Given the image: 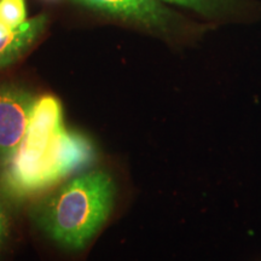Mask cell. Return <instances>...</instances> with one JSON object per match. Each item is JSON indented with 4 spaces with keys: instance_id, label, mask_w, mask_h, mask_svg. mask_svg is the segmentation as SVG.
<instances>
[{
    "instance_id": "6da1fadb",
    "label": "cell",
    "mask_w": 261,
    "mask_h": 261,
    "mask_svg": "<svg viewBox=\"0 0 261 261\" xmlns=\"http://www.w3.org/2000/svg\"><path fill=\"white\" fill-rule=\"evenodd\" d=\"M94 160L91 140L65 128L60 100L39 96L21 145L0 169V189L14 203L23 202L84 172Z\"/></svg>"
},
{
    "instance_id": "277c9868",
    "label": "cell",
    "mask_w": 261,
    "mask_h": 261,
    "mask_svg": "<svg viewBox=\"0 0 261 261\" xmlns=\"http://www.w3.org/2000/svg\"><path fill=\"white\" fill-rule=\"evenodd\" d=\"M89 8L151 31H167L173 21L159 0H75Z\"/></svg>"
},
{
    "instance_id": "7a4b0ae2",
    "label": "cell",
    "mask_w": 261,
    "mask_h": 261,
    "mask_svg": "<svg viewBox=\"0 0 261 261\" xmlns=\"http://www.w3.org/2000/svg\"><path fill=\"white\" fill-rule=\"evenodd\" d=\"M116 192L115 180L108 171L81 172L40 195L32 205L31 218L58 247L79 252L107 223Z\"/></svg>"
},
{
    "instance_id": "ba28073f",
    "label": "cell",
    "mask_w": 261,
    "mask_h": 261,
    "mask_svg": "<svg viewBox=\"0 0 261 261\" xmlns=\"http://www.w3.org/2000/svg\"><path fill=\"white\" fill-rule=\"evenodd\" d=\"M10 233V214L6 198L0 189V250L5 246Z\"/></svg>"
},
{
    "instance_id": "3957f363",
    "label": "cell",
    "mask_w": 261,
    "mask_h": 261,
    "mask_svg": "<svg viewBox=\"0 0 261 261\" xmlns=\"http://www.w3.org/2000/svg\"><path fill=\"white\" fill-rule=\"evenodd\" d=\"M38 97L19 85L0 84V169L21 145Z\"/></svg>"
},
{
    "instance_id": "52a82bcc",
    "label": "cell",
    "mask_w": 261,
    "mask_h": 261,
    "mask_svg": "<svg viewBox=\"0 0 261 261\" xmlns=\"http://www.w3.org/2000/svg\"><path fill=\"white\" fill-rule=\"evenodd\" d=\"M162 2L185 6L207 17L220 15L231 4V0H162Z\"/></svg>"
},
{
    "instance_id": "8992f818",
    "label": "cell",
    "mask_w": 261,
    "mask_h": 261,
    "mask_svg": "<svg viewBox=\"0 0 261 261\" xmlns=\"http://www.w3.org/2000/svg\"><path fill=\"white\" fill-rule=\"evenodd\" d=\"M24 0H0V23L15 31L27 22Z\"/></svg>"
},
{
    "instance_id": "5b68a950",
    "label": "cell",
    "mask_w": 261,
    "mask_h": 261,
    "mask_svg": "<svg viewBox=\"0 0 261 261\" xmlns=\"http://www.w3.org/2000/svg\"><path fill=\"white\" fill-rule=\"evenodd\" d=\"M46 23V15L28 19L15 31H10L0 23V69L21 60L41 37Z\"/></svg>"
}]
</instances>
